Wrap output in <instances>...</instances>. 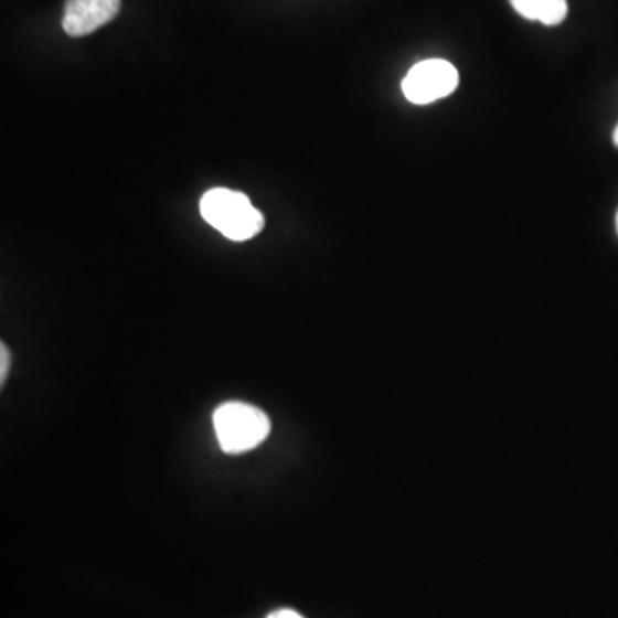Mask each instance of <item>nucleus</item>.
Returning a JSON list of instances; mask_svg holds the SVG:
<instances>
[{
    "label": "nucleus",
    "mask_w": 618,
    "mask_h": 618,
    "mask_svg": "<svg viewBox=\"0 0 618 618\" xmlns=\"http://www.w3.org/2000/svg\"><path fill=\"white\" fill-rule=\"evenodd\" d=\"M120 0H67L62 26L70 36H85L119 14Z\"/></svg>",
    "instance_id": "20e7f679"
},
{
    "label": "nucleus",
    "mask_w": 618,
    "mask_h": 618,
    "mask_svg": "<svg viewBox=\"0 0 618 618\" xmlns=\"http://www.w3.org/2000/svg\"><path fill=\"white\" fill-rule=\"evenodd\" d=\"M200 212L212 227L237 243L258 236L265 227L263 213L239 191L225 188L206 191L200 201Z\"/></svg>",
    "instance_id": "f257e3e1"
},
{
    "label": "nucleus",
    "mask_w": 618,
    "mask_h": 618,
    "mask_svg": "<svg viewBox=\"0 0 618 618\" xmlns=\"http://www.w3.org/2000/svg\"><path fill=\"white\" fill-rule=\"evenodd\" d=\"M459 85V73L441 58L417 62L402 82V92L411 104L428 105L448 97Z\"/></svg>",
    "instance_id": "7ed1b4c3"
},
{
    "label": "nucleus",
    "mask_w": 618,
    "mask_h": 618,
    "mask_svg": "<svg viewBox=\"0 0 618 618\" xmlns=\"http://www.w3.org/2000/svg\"><path fill=\"white\" fill-rule=\"evenodd\" d=\"M614 141H615V145H617V147H618V128L615 129V132H614Z\"/></svg>",
    "instance_id": "6e6552de"
},
{
    "label": "nucleus",
    "mask_w": 618,
    "mask_h": 618,
    "mask_svg": "<svg viewBox=\"0 0 618 618\" xmlns=\"http://www.w3.org/2000/svg\"><path fill=\"white\" fill-rule=\"evenodd\" d=\"M9 364H11V355L4 344L0 345V382L4 383L6 375L9 373Z\"/></svg>",
    "instance_id": "423d86ee"
},
{
    "label": "nucleus",
    "mask_w": 618,
    "mask_h": 618,
    "mask_svg": "<svg viewBox=\"0 0 618 618\" xmlns=\"http://www.w3.org/2000/svg\"><path fill=\"white\" fill-rule=\"evenodd\" d=\"M617 227H618V216H617Z\"/></svg>",
    "instance_id": "1a4fd4ad"
},
{
    "label": "nucleus",
    "mask_w": 618,
    "mask_h": 618,
    "mask_svg": "<svg viewBox=\"0 0 618 618\" xmlns=\"http://www.w3.org/2000/svg\"><path fill=\"white\" fill-rule=\"evenodd\" d=\"M525 20L540 21L546 26L562 23L567 15V0H510Z\"/></svg>",
    "instance_id": "39448f33"
},
{
    "label": "nucleus",
    "mask_w": 618,
    "mask_h": 618,
    "mask_svg": "<svg viewBox=\"0 0 618 618\" xmlns=\"http://www.w3.org/2000/svg\"><path fill=\"white\" fill-rule=\"evenodd\" d=\"M267 618H305L301 615L296 614L294 610H278L274 611V614L268 615Z\"/></svg>",
    "instance_id": "0eeeda50"
},
{
    "label": "nucleus",
    "mask_w": 618,
    "mask_h": 618,
    "mask_svg": "<svg viewBox=\"0 0 618 618\" xmlns=\"http://www.w3.org/2000/svg\"><path fill=\"white\" fill-rule=\"evenodd\" d=\"M216 440L225 454L249 452L270 435V419L246 402H225L213 413Z\"/></svg>",
    "instance_id": "f03ea898"
}]
</instances>
